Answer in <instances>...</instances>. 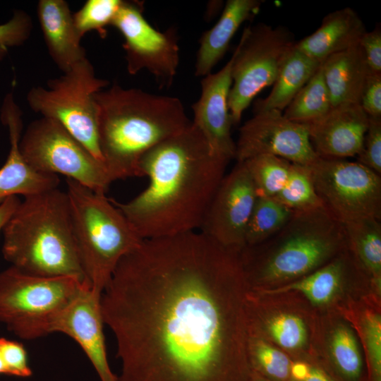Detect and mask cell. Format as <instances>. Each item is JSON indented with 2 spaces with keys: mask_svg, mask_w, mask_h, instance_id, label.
Listing matches in <instances>:
<instances>
[{
  "mask_svg": "<svg viewBox=\"0 0 381 381\" xmlns=\"http://www.w3.org/2000/svg\"><path fill=\"white\" fill-rule=\"evenodd\" d=\"M238 251L201 231L144 239L101 296L121 361L119 381H248Z\"/></svg>",
  "mask_w": 381,
  "mask_h": 381,
  "instance_id": "obj_1",
  "label": "cell"
},
{
  "mask_svg": "<svg viewBox=\"0 0 381 381\" xmlns=\"http://www.w3.org/2000/svg\"><path fill=\"white\" fill-rule=\"evenodd\" d=\"M229 162L216 155L190 123L141 158L147 186L127 202L111 199L143 239L200 229Z\"/></svg>",
  "mask_w": 381,
  "mask_h": 381,
  "instance_id": "obj_2",
  "label": "cell"
},
{
  "mask_svg": "<svg viewBox=\"0 0 381 381\" xmlns=\"http://www.w3.org/2000/svg\"><path fill=\"white\" fill-rule=\"evenodd\" d=\"M95 100L99 147L112 181L141 176L143 156L190 123L174 97L114 85Z\"/></svg>",
  "mask_w": 381,
  "mask_h": 381,
  "instance_id": "obj_3",
  "label": "cell"
},
{
  "mask_svg": "<svg viewBox=\"0 0 381 381\" xmlns=\"http://www.w3.org/2000/svg\"><path fill=\"white\" fill-rule=\"evenodd\" d=\"M2 231V253L11 266L34 275L86 282L66 192L56 188L25 197Z\"/></svg>",
  "mask_w": 381,
  "mask_h": 381,
  "instance_id": "obj_4",
  "label": "cell"
},
{
  "mask_svg": "<svg viewBox=\"0 0 381 381\" xmlns=\"http://www.w3.org/2000/svg\"><path fill=\"white\" fill-rule=\"evenodd\" d=\"M73 236L85 281L102 294L118 263L144 240L107 198L66 179Z\"/></svg>",
  "mask_w": 381,
  "mask_h": 381,
  "instance_id": "obj_5",
  "label": "cell"
},
{
  "mask_svg": "<svg viewBox=\"0 0 381 381\" xmlns=\"http://www.w3.org/2000/svg\"><path fill=\"white\" fill-rule=\"evenodd\" d=\"M260 244L265 251L245 273L258 284H270L313 272L348 243L343 224L322 207L294 212L279 231Z\"/></svg>",
  "mask_w": 381,
  "mask_h": 381,
  "instance_id": "obj_6",
  "label": "cell"
},
{
  "mask_svg": "<svg viewBox=\"0 0 381 381\" xmlns=\"http://www.w3.org/2000/svg\"><path fill=\"white\" fill-rule=\"evenodd\" d=\"M108 85V80L96 76L87 58L59 78L47 81V87H31L26 99L33 111L61 124L103 162L95 96Z\"/></svg>",
  "mask_w": 381,
  "mask_h": 381,
  "instance_id": "obj_7",
  "label": "cell"
},
{
  "mask_svg": "<svg viewBox=\"0 0 381 381\" xmlns=\"http://www.w3.org/2000/svg\"><path fill=\"white\" fill-rule=\"evenodd\" d=\"M85 282L73 277L34 275L11 266L0 272V322L21 339L41 337L45 323Z\"/></svg>",
  "mask_w": 381,
  "mask_h": 381,
  "instance_id": "obj_8",
  "label": "cell"
},
{
  "mask_svg": "<svg viewBox=\"0 0 381 381\" xmlns=\"http://www.w3.org/2000/svg\"><path fill=\"white\" fill-rule=\"evenodd\" d=\"M294 36L284 26L260 23L246 28L232 54V83L229 109L233 125L265 87L272 85L286 58L294 47Z\"/></svg>",
  "mask_w": 381,
  "mask_h": 381,
  "instance_id": "obj_9",
  "label": "cell"
},
{
  "mask_svg": "<svg viewBox=\"0 0 381 381\" xmlns=\"http://www.w3.org/2000/svg\"><path fill=\"white\" fill-rule=\"evenodd\" d=\"M19 148L25 161L40 172L61 174L103 193L113 182L104 163L51 119L42 116L30 122Z\"/></svg>",
  "mask_w": 381,
  "mask_h": 381,
  "instance_id": "obj_10",
  "label": "cell"
},
{
  "mask_svg": "<svg viewBox=\"0 0 381 381\" xmlns=\"http://www.w3.org/2000/svg\"><path fill=\"white\" fill-rule=\"evenodd\" d=\"M305 167L323 207L340 222L380 220V175L357 162L319 156Z\"/></svg>",
  "mask_w": 381,
  "mask_h": 381,
  "instance_id": "obj_11",
  "label": "cell"
},
{
  "mask_svg": "<svg viewBox=\"0 0 381 381\" xmlns=\"http://www.w3.org/2000/svg\"><path fill=\"white\" fill-rule=\"evenodd\" d=\"M143 8L140 1H123L111 26L123 37L128 73L135 75L145 69L159 88H169L179 64L176 32L173 28L164 32L156 30L144 17Z\"/></svg>",
  "mask_w": 381,
  "mask_h": 381,
  "instance_id": "obj_12",
  "label": "cell"
},
{
  "mask_svg": "<svg viewBox=\"0 0 381 381\" xmlns=\"http://www.w3.org/2000/svg\"><path fill=\"white\" fill-rule=\"evenodd\" d=\"M260 155H274L303 166L318 157L306 126L290 121L278 110L254 113L239 129L236 162Z\"/></svg>",
  "mask_w": 381,
  "mask_h": 381,
  "instance_id": "obj_13",
  "label": "cell"
},
{
  "mask_svg": "<svg viewBox=\"0 0 381 381\" xmlns=\"http://www.w3.org/2000/svg\"><path fill=\"white\" fill-rule=\"evenodd\" d=\"M258 198L255 185L243 162L222 180L200 227V231L227 248L245 247L248 223Z\"/></svg>",
  "mask_w": 381,
  "mask_h": 381,
  "instance_id": "obj_14",
  "label": "cell"
},
{
  "mask_svg": "<svg viewBox=\"0 0 381 381\" xmlns=\"http://www.w3.org/2000/svg\"><path fill=\"white\" fill-rule=\"evenodd\" d=\"M101 296L85 282L73 298L45 323L42 334L68 335L83 350L100 381H119L107 359Z\"/></svg>",
  "mask_w": 381,
  "mask_h": 381,
  "instance_id": "obj_15",
  "label": "cell"
},
{
  "mask_svg": "<svg viewBox=\"0 0 381 381\" xmlns=\"http://www.w3.org/2000/svg\"><path fill=\"white\" fill-rule=\"evenodd\" d=\"M232 63L231 56L219 71L202 77L200 96L192 106V123L200 130L213 152L229 162L236 153L228 103Z\"/></svg>",
  "mask_w": 381,
  "mask_h": 381,
  "instance_id": "obj_16",
  "label": "cell"
},
{
  "mask_svg": "<svg viewBox=\"0 0 381 381\" xmlns=\"http://www.w3.org/2000/svg\"><path fill=\"white\" fill-rule=\"evenodd\" d=\"M0 117L8 128L10 140L9 153L0 168V204L11 196L26 197L58 188L60 180L57 175L36 171L20 153L22 111L12 92L8 93L3 100Z\"/></svg>",
  "mask_w": 381,
  "mask_h": 381,
  "instance_id": "obj_17",
  "label": "cell"
},
{
  "mask_svg": "<svg viewBox=\"0 0 381 381\" xmlns=\"http://www.w3.org/2000/svg\"><path fill=\"white\" fill-rule=\"evenodd\" d=\"M369 117L358 104L332 107L316 121L305 125L320 157L344 159L361 150Z\"/></svg>",
  "mask_w": 381,
  "mask_h": 381,
  "instance_id": "obj_18",
  "label": "cell"
},
{
  "mask_svg": "<svg viewBox=\"0 0 381 381\" xmlns=\"http://www.w3.org/2000/svg\"><path fill=\"white\" fill-rule=\"evenodd\" d=\"M37 18L48 52L64 73L87 59L73 13L64 0H40Z\"/></svg>",
  "mask_w": 381,
  "mask_h": 381,
  "instance_id": "obj_19",
  "label": "cell"
},
{
  "mask_svg": "<svg viewBox=\"0 0 381 381\" xmlns=\"http://www.w3.org/2000/svg\"><path fill=\"white\" fill-rule=\"evenodd\" d=\"M363 20L351 8L345 7L327 14L312 34L296 42L303 53L322 63L334 54L357 44L366 32Z\"/></svg>",
  "mask_w": 381,
  "mask_h": 381,
  "instance_id": "obj_20",
  "label": "cell"
},
{
  "mask_svg": "<svg viewBox=\"0 0 381 381\" xmlns=\"http://www.w3.org/2000/svg\"><path fill=\"white\" fill-rule=\"evenodd\" d=\"M264 1L228 0L217 22L199 40L195 75L204 77L222 59L240 26L257 15Z\"/></svg>",
  "mask_w": 381,
  "mask_h": 381,
  "instance_id": "obj_21",
  "label": "cell"
},
{
  "mask_svg": "<svg viewBox=\"0 0 381 381\" xmlns=\"http://www.w3.org/2000/svg\"><path fill=\"white\" fill-rule=\"evenodd\" d=\"M321 68L332 108L359 104L369 71L359 44L327 57Z\"/></svg>",
  "mask_w": 381,
  "mask_h": 381,
  "instance_id": "obj_22",
  "label": "cell"
},
{
  "mask_svg": "<svg viewBox=\"0 0 381 381\" xmlns=\"http://www.w3.org/2000/svg\"><path fill=\"white\" fill-rule=\"evenodd\" d=\"M320 64L294 46L283 63L270 94L255 102L254 113L284 110Z\"/></svg>",
  "mask_w": 381,
  "mask_h": 381,
  "instance_id": "obj_23",
  "label": "cell"
},
{
  "mask_svg": "<svg viewBox=\"0 0 381 381\" xmlns=\"http://www.w3.org/2000/svg\"><path fill=\"white\" fill-rule=\"evenodd\" d=\"M348 261L343 257L330 260L300 279L262 294H279L289 291L301 292L311 303L322 305L329 302L338 291L348 270Z\"/></svg>",
  "mask_w": 381,
  "mask_h": 381,
  "instance_id": "obj_24",
  "label": "cell"
},
{
  "mask_svg": "<svg viewBox=\"0 0 381 381\" xmlns=\"http://www.w3.org/2000/svg\"><path fill=\"white\" fill-rule=\"evenodd\" d=\"M332 109L321 64L316 73L298 91L283 114L291 121L306 125L323 117Z\"/></svg>",
  "mask_w": 381,
  "mask_h": 381,
  "instance_id": "obj_25",
  "label": "cell"
},
{
  "mask_svg": "<svg viewBox=\"0 0 381 381\" xmlns=\"http://www.w3.org/2000/svg\"><path fill=\"white\" fill-rule=\"evenodd\" d=\"M347 243L362 265L376 278L381 271V224L375 218H361L343 223Z\"/></svg>",
  "mask_w": 381,
  "mask_h": 381,
  "instance_id": "obj_26",
  "label": "cell"
},
{
  "mask_svg": "<svg viewBox=\"0 0 381 381\" xmlns=\"http://www.w3.org/2000/svg\"><path fill=\"white\" fill-rule=\"evenodd\" d=\"M294 211L275 198L258 196L245 235V247L262 243L279 231Z\"/></svg>",
  "mask_w": 381,
  "mask_h": 381,
  "instance_id": "obj_27",
  "label": "cell"
},
{
  "mask_svg": "<svg viewBox=\"0 0 381 381\" xmlns=\"http://www.w3.org/2000/svg\"><path fill=\"white\" fill-rule=\"evenodd\" d=\"M258 196H275L285 186L292 163L272 155H260L243 162Z\"/></svg>",
  "mask_w": 381,
  "mask_h": 381,
  "instance_id": "obj_28",
  "label": "cell"
},
{
  "mask_svg": "<svg viewBox=\"0 0 381 381\" xmlns=\"http://www.w3.org/2000/svg\"><path fill=\"white\" fill-rule=\"evenodd\" d=\"M274 198L294 212L323 207L306 167L294 163L285 186Z\"/></svg>",
  "mask_w": 381,
  "mask_h": 381,
  "instance_id": "obj_29",
  "label": "cell"
},
{
  "mask_svg": "<svg viewBox=\"0 0 381 381\" xmlns=\"http://www.w3.org/2000/svg\"><path fill=\"white\" fill-rule=\"evenodd\" d=\"M331 353L339 373L349 381H358L363 361L354 335L344 326L337 327L331 339Z\"/></svg>",
  "mask_w": 381,
  "mask_h": 381,
  "instance_id": "obj_30",
  "label": "cell"
},
{
  "mask_svg": "<svg viewBox=\"0 0 381 381\" xmlns=\"http://www.w3.org/2000/svg\"><path fill=\"white\" fill-rule=\"evenodd\" d=\"M122 2V0L86 1L73 13V23L80 38L91 31H95L102 38H105L107 27L111 25Z\"/></svg>",
  "mask_w": 381,
  "mask_h": 381,
  "instance_id": "obj_31",
  "label": "cell"
},
{
  "mask_svg": "<svg viewBox=\"0 0 381 381\" xmlns=\"http://www.w3.org/2000/svg\"><path fill=\"white\" fill-rule=\"evenodd\" d=\"M251 349L256 370L251 371L272 381L290 380L292 363L285 353L262 340L252 341Z\"/></svg>",
  "mask_w": 381,
  "mask_h": 381,
  "instance_id": "obj_32",
  "label": "cell"
},
{
  "mask_svg": "<svg viewBox=\"0 0 381 381\" xmlns=\"http://www.w3.org/2000/svg\"><path fill=\"white\" fill-rule=\"evenodd\" d=\"M267 328L273 339L285 349H297L306 338V325L295 315L280 314L273 317L267 322Z\"/></svg>",
  "mask_w": 381,
  "mask_h": 381,
  "instance_id": "obj_33",
  "label": "cell"
},
{
  "mask_svg": "<svg viewBox=\"0 0 381 381\" xmlns=\"http://www.w3.org/2000/svg\"><path fill=\"white\" fill-rule=\"evenodd\" d=\"M32 30V20L28 13L22 10L14 11L12 17L0 25V62L8 49L25 42Z\"/></svg>",
  "mask_w": 381,
  "mask_h": 381,
  "instance_id": "obj_34",
  "label": "cell"
},
{
  "mask_svg": "<svg viewBox=\"0 0 381 381\" xmlns=\"http://www.w3.org/2000/svg\"><path fill=\"white\" fill-rule=\"evenodd\" d=\"M357 162L381 174V117H369L368 129Z\"/></svg>",
  "mask_w": 381,
  "mask_h": 381,
  "instance_id": "obj_35",
  "label": "cell"
},
{
  "mask_svg": "<svg viewBox=\"0 0 381 381\" xmlns=\"http://www.w3.org/2000/svg\"><path fill=\"white\" fill-rule=\"evenodd\" d=\"M364 332L368 349L371 380L381 381V319L368 314L364 320Z\"/></svg>",
  "mask_w": 381,
  "mask_h": 381,
  "instance_id": "obj_36",
  "label": "cell"
},
{
  "mask_svg": "<svg viewBox=\"0 0 381 381\" xmlns=\"http://www.w3.org/2000/svg\"><path fill=\"white\" fill-rule=\"evenodd\" d=\"M0 352L11 375L29 377L32 375L26 350L21 343L0 337Z\"/></svg>",
  "mask_w": 381,
  "mask_h": 381,
  "instance_id": "obj_37",
  "label": "cell"
},
{
  "mask_svg": "<svg viewBox=\"0 0 381 381\" xmlns=\"http://www.w3.org/2000/svg\"><path fill=\"white\" fill-rule=\"evenodd\" d=\"M359 105L368 117H381V73L368 71Z\"/></svg>",
  "mask_w": 381,
  "mask_h": 381,
  "instance_id": "obj_38",
  "label": "cell"
},
{
  "mask_svg": "<svg viewBox=\"0 0 381 381\" xmlns=\"http://www.w3.org/2000/svg\"><path fill=\"white\" fill-rule=\"evenodd\" d=\"M370 71L381 73V28L377 25L371 31H366L358 43Z\"/></svg>",
  "mask_w": 381,
  "mask_h": 381,
  "instance_id": "obj_39",
  "label": "cell"
},
{
  "mask_svg": "<svg viewBox=\"0 0 381 381\" xmlns=\"http://www.w3.org/2000/svg\"><path fill=\"white\" fill-rule=\"evenodd\" d=\"M20 202V200L18 196H11L0 204V232L3 230Z\"/></svg>",
  "mask_w": 381,
  "mask_h": 381,
  "instance_id": "obj_40",
  "label": "cell"
},
{
  "mask_svg": "<svg viewBox=\"0 0 381 381\" xmlns=\"http://www.w3.org/2000/svg\"><path fill=\"white\" fill-rule=\"evenodd\" d=\"M292 381H334L324 370L308 365L306 374L299 379Z\"/></svg>",
  "mask_w": 381,
  "mask_h": 381,
  "instance_id": "obj_41",
  "label": "cell"
},
{
  "mask_svg": "<svg viewBox=\"0 0 381 381\" xmlns=\"http://www.w3.org/2000/svg\"><path fill=\"white\" fill-rule=\"evenodd\" d=\"M0 374L11 375L10 371L0 352Z\"/></svg>",
  "mask_w": 381,
  "mask_h": 381,
  "instance_id": "obj_42",
  "label": "cell"
},
{
  "mask_svg": "<svg viewBox=\"0 0 381 381\" xmlns=\"http://www.w3.org/2000/svg\"><path fill=\"white\" fill-rule=\"evenodd\" d=\"M248 381H271L250 370Z\"/></svg>",
  "mask_w": 381,
  "mask_h": 381,
  "instance_id": "obj_43",
  "label": "cell"
}]
</instances>
